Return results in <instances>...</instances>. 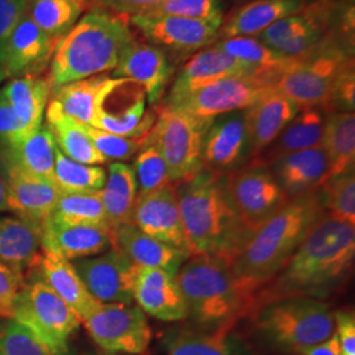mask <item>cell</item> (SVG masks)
<instances>
[{
	"label": "cell",
	"mask_w": 355,
	"mask_h": 355,
	"mask_svg": "<svg viewBox=\"0 0 355 355\" xmlns=\"http://www.w3.org/2000/svg\"><path fill=\"white\" fill-rule=\"evenodd\" d=\"M321 148L329 161V177L354 170V112H330L327 114Z\"/></svg>",
	"instance_id": "d590c367"
},
{
	"label": "cell",
	"mask_w": 355,
	"mask_h": 355,
	"mask_svg": "<svg viewBox=\"0 0 355 355\" xmlns=\"http://www.w3.org/2000/svg\"><path fill=\"white\" fill-rule=\"evenodd\" d=\"M133 300L144 313L157 320L175 322L187 318V306L179 290L177 277L166 270L139 267Z\"/></svg>",
	"instance_id": "7402d4cb"
},
{
	"label": "cell",
	"mask_w": 355,
	"mask_h": 355,
	"mask_svg": "<svg viewBox=\"0 0 355 355\" xmlns=\"http://www.w3.org/2000/svg\"><path fill=\"white\" fill-rule=\"evenodd\" d=\"M300 355H341L337 333L334 331L324 343L306 347L300 353Z\"/></svg>",
	"instance_id": "f5cc1de1"
},
{
	"label": "cell",
	"mask_w": 355,
	"mask_h": 355,
	"mask_svg": "<svg viewBox=\"0 0 355 355\" xmlns=\"http://www.w3.org/2000/svg\"><path fill=\"white\" fill-rule=\"evenodd\" d=\"M274 89L275 82L265 76H230L167 107L202 120H212L220 114L243 111Z\"/></svg>",
	"instance_id": "7c38bea8"
},
{
	"label": "cell",
	"mask_w": 355,
	"mask_h": 355,
	"mask_svg": "<svg viewBox=\"0 0 355 355\" xmlns=\"http://www.w3.org/2000/svg\"><path fill=\"white\" fill-rule=\"evenodd\" d=\"M46 127L55 146L70 159L85 165H104L108 161L89 140L82 123L66 116L53 99L46 107Z\"/></svg>",
	"instance_id": "836d02e7"
},
{
	"label": "cell",
	"mask_w": 355,
	"mask_h": 355,
	"mask_svg": "<svg viewBox=\"0 0 355 355\" xmlns=\"http://www.w3.org/2000/svg\"><path fill=\"white\" fill-rule=\"evenodd\" d=\"M304 6L305 0H254L246 3L223 23L218 37H257L268 26L299 12Z\"/></svg>",
	"instance_id": "f546056e"
},
{
	"label": "cell",
	"mask_w": 355,
	"mask_h": 355,
	"mask_svg": "<svg viewBox=\"0 0 355 355\" xmlns=\"http://www.w3.org/2000/svg\"><path fill=\"white\" fill-rule=\"evenodd\" d=\"M83 127L89 135V140L107 161H127L140 152L145 141V139L117 136L86 124H83Z\"/></svg>",
	"instance_id": "bcb514c9"
},
{
	"label": "cell",
	"mask_w": 355,
	"mask_h": 355,
	"mask_svg": "<svg viewBox=\"0 0 355 355\" xmlns=\"http://www.w3.org/2000/svg\"><path fill=\"white\" fill-rule=\"evenodd\" d=\"M136 192L137 186L132 166L121 162L111 164L101 196L108 227L112 230L132 223Z\"/></svg>",
	"instance_id": "e575fe53"
},
{
	"label": "cell",
	"mask_w": 355,
	"mask_h": 355,
	"mask_svg": "<svg viewBox=\"0 0 355 355\" xmlns=\"http://www.w3.org/2000/svg\"><path fill=\"white\" fill-rule=\"evenodd\" d=\"M127 16L92 8L58 42L48 76L51 91L114 71L120 54L135 40Z\"/></svg>",
	"instance_id": "277c9868"
},
{
	"label": "cell",
	"mask_w": 355,
	"mask_h": 355,
	"mask_svg": "<svg viewBox=\"0 0 355 355\" xmlns=\"http://www.w3.org/2000/svg\"><path fill=\"white\" fill-rule=\"evenodd\" d=\"M252 318L265 343L286 352L302 353L334 333L330 305L315 297H288L258 308Z\"/></svg>",
	"instance_id": "52a82bcc"
},
{
	"label": "cell",
	"mask_w": 355,
	"mask_h": 355,
	"mask_svg": "<svg viewBox=\"0 0 355 355\" xmlns=\"http://www.w3.org/2000/svg\"><path fill=\"white\" fill-rule=\"evenodd\" d=\"M173 73L174 67L164 49L136 38L123 49L114 69V78L139 85L152 104L162 98Z\"/></svg>",
	"instance_id": "ac0fdd59"
},
{
	"label": "cell",
	"mask_w": 355,
	"mask_h": 355,
	"mask_svg": "<svg viewBox=\"0 0 355 355\" xmlns=\"http://www.w3.org/2000/svg\"><path fill=\"white\" fill-rule=\"evenodd\" d=\"M268 167L288 199L318 190L329 177V161L321 146L292 153Z\"/></svg>",
	"instance_id": "484cf974"
},
{
	"label": "cell",
	"mask_w": 355,
	"mask_h": 355,
	"mask_svg": "<svg viewBox=\"0 0 355 355\" xmlns=\"http://www.w3.org/2000/svg\"><path fill=\"white\" fill-rule=\"evenodd\" d=\"M224 190L229 207L248 239L288 202L270 167L252 162L225 174Z\"/></svg>",
	"instance_id": "9c48e42d"
},
{
	"label": "cell",
	"mask_w": 355,
	"mask_h": 355,
	"mask_svg": "<svg viewBox=\"0 0 355 355\" xmlns=\"http://www.w3.org/2000/svg\"><path fill=\"white\" fill-rule=\"evenodd\" d=\"M55 142L48 127H41L19 146L0 154V162L11 164L31 175L54 182Z\"/></svg>",
	"instance_id": "8d00e7d4"
},
{
	"label": "cell",
	"mask_w": 355,
	"mask_h": 355,
	"mask_svg": "<svg viewBox=\"0 0 355 355\" xmlns=\"http://www.w3.org/2000/svg\"><path fill=\"white\" fill-rule=\"evenodd\" d=\"M141 13L177 16L204 21L217 28H221L224 23L221 0H165Z\"/></svg>",
	"instance_id": "ee69618b"
},
{
	"label": "cell",
	"mask_w": 355,
	"mask_h": 355,
	"mask_svg": "<svg viewBox=\"0 0 355 355\" xmlns=\"http://www.w3.org/2000/svg\"><path fill=\"white\" fill-rule=\"evenodd\" d=\"M132 224L158 241L189 252L179 215L175 183L136 199Z\"/></svg>",
	"instance_id": "ffe728a7"
},
{
	"label": "cell",
	"mask_w": 355,
	"mask_h": 355,
	"mask_svg": "<svg viewBox=\"0 0 355 355\" xmlns=\"http://www.w3.org/2000/svg\"><path fill=\"white\" fill-rule=\"evenodd\" d=\"M0 355H70L54 350L51 345L38 338L37 336L10 320L0 324Z\"/></svg>",
	"instance_id": "f6af8a7d"
},
{
	"label": "cell",
	"mask_w": 355,
	"mask_h": 355,
	"mask_svg": "<svg viewBox=\"0 0 355 355\" xmlns=\"http://www.w3.org/2000/svg\"><path fill=\"white\" fill-rule=\"evenodd\" d=\"M73 265L92 297L99 303L132 304L139 266L121 250L111 248L102 255L76 259Z\"/></svg>",
	"instance_id": "4fadbf2b"
},
{
	"label": "cell",
	"mask_w": 355,
	"mask_h": 355,
	"mask_svg": "<svg viewBox=\"0 0 355 355\" xmlns=\"http://www.w3.org/2000/svg\"><path fill=\"white\" fill-rule=\"evenodd\" d=\"M327 216L320 191L288 199L254 232L229 266L253 303V296L271 279L309 232Z\"/></svg>",
	"instance_id": "7a4b0ae2"
},
{
	"label": "cell",
	"mask_w": 355,
	"mask_h": 355,
	"mask_svg": "<svg viewBox=\"0 0 355 355\" xmlns=\"http://www.w3.org/2000/svg\"><path fill=\"white\" fill-rule=\"evenodd\" d=\"M35 268H37V279L48 284L66 304L76 311L82 321L102 304L92 297L74 265L64 257L42 250Z\"/></svg>",
	"instance_id": "d4e9b609"
},
{
	"label": "cell",
	"mask_w": 355,
	"mask_h": 355,
	"mask_svg": "<svg viewBox=\"0 0 355 355\" xmlns=\"http://www.w3.org/2000/svg\"><path fill=\"white\" fill-rule=\"evenodd\" d=\"M202 168L229 174L250 161L243 111L216 116L207 128L202 144Z\"/></svg>",
	"instance_id": "5bb4252c"
},
{
	"label": "cell",
	"mask_w": 355,
	"mask_h": 355,
	"mask_svg": "<svg viewBox=\"0 0 355 355\" xmlns=\"http://www.w3.org/2000/svg\"><path fill=\"white\" fill-rule=\"evenodd\" d=\"M116 83L117 78L98 74L53 89L51 99L66 116L78 123L92 125L104 98Z\"/></svg>",
	"instance_id": "4dcf8cb0"
},
{
	"label": "cell",
	"mask_w": 355,
	"mask_h": 355,
	"mask_svg": "<svg viewBox=\"0 0 355 355\" xmlns=\"http://www.w3.org/2000/svg\"><path fill=\"white\" fill-rule=\"evenodd\" d=\"M224 177L202 168L175 183V191L191 255H217L230 263L248 236L229 207Z\"/></svg>",
	"instance_id": "3957f363"
},
{
	"label": "cell",
	"mask_w": 355,
	"mask_h": 355,
	"mask_svg": "<svg viewBox=\"0 0 355 355\" xmlns=\"http://www.w3.org/2000/svg\"><path fill=\"white\" fill-rule=\"evenodd\" d=\"M162 1L165 0H86V8H98L129 17Z\"/></svg>",
	"instance_id": "f907efd6"
},
{
	"label": "cell",
	"mask_w": 355,
	"mask_h": 355,
	"mask_svg": "<svg viewBox=\"0 0 355 355\" xmlns=\"http://www.w3.org/2000/svg\"><path fill=\"white\" fill-rule=\"evenodd\" d=\"M41 230L23 218L0 217V262L19 275L36 266L41 254Z\"/></svg>",
	"instance_id": "d6a6232c"
},
{
	"label": "cell",
	"mask_w": 355,
	"mask_h": 355,
	"mask_svg": "<svg viewBox=\"0 0 355 355\" xmlns=\"http://www.w3.org/2000/svg\"><path fill=\"white\" fill-rule=\"evenodd\" d=\"M327 114L325 110L318 107L300 108L275 141L249 162L268 167L292 153L321 146Z\"/></svg>",
	"instance_id": "83f0119b"
},
{
	"label": "cell",
	"mask_w": 355,
	"mask_h": 355,
	"mask_svg": "<svg viewBox=\"0 0 355 355\" xmlns=\"http://www.w3.org/2000/svg\"><path fill=\"white\" fill-rule=\"evenodd\" d=\"M3 94L28 135L42 127L44 114L51 95L48 74L13 78L3 89Z\"/></svg>",
	"instance_id": "1f68e13d"
},
{
	"label": "cell",
	"mask_w": 355,
	"mask_h": 355,
	"mask_svg": "<svg viewBox=\"0 0 355 355\" xmlns=\"http://www.w3.org/2000/svg\"><path fill=\"white\" fill-rule=\"evenodd\" d=\"M28 136L31 135L26 133L3 94L0 99V154L12 150Z\"/></svg>",
	"instance_id": "7dc6e473"
},
{
	"label": "cell",
	"mask_w": 355,
	"mask_h": 355,
	"mask_svg": "<svg viewBox=\"0 0 355 355\" xmlns=\"http://www.w3.org/2000/svg\"><path fill=\"white\" fill-rule=\"evenodd\" d=\"M48 223L62 225H99L110 228L101 191L61 192Z\"/></svg>",
	"instance_id": "f35d334b"
},
{
	"label": "cell",
	"mask_w": 355,
	"mask_h": 355,
	"mask_svg": "<svg viewBox=\"0 0 355 355\" xmlns=\"http://www.w3.org/2000/svg\"><path fill=\"white\" fill-rule=\"evenodd\" d=\"M236 327L233 321L212 329L170 330L162 340V349L167 355H254Z\"/></svg>",
	"instance_id": "44dd1931"
},
{
	"label": "cell",
	"mask_w": 355,
	"mask_h": 355,
	"mask_svg": "<svg viewBox=\"0 0 355 355\" xmlns=\"http://www.w3.org/2000/svg\"><path fill=\"white\" fill-rule=\"evenodd\" d=\"M216 46L252 67L258 76L268 78L275 83L293 61V57L280 54L257 37L227 38L217 42Z\"/></svg>",
	"instance_id": "74e56055"
},
{
	"label": "cell",
	"mask_w": 355,
	"mask_h": 355,
	"mask_svg": "<svg viewBox=\"0 0 355 355\" xmlns=\"http://www.w3.org/2000/svg\"><path fill=\"white\" fill-rule=\"evenodd\" d=\"M82 322L91 338L108 354L141 355L149 349L152 329L139 306L102 303Z\"/></svg>",
	"instance_id": "8fae6325"
},
{
	"label": "cell",
	"mask_w": 355,
	"mask_h": 355,
	"mask_svg": "<svg viewBox=\"0 0 355 355\" xmlns=\"http://www.w3.org/2000/svg\"><path fill=\"white\" fill-rule=\"evenodd\" d=\"M178 286L196 328L212 329L252 315V304L228 262L217 255H191L178 270Z\"/></svg>",
	"instance_id": "5b68a950"
},
{
	"label": "cell",
	"mask_w": 355,
	"mask_h": 355,
	"mask_svg": "<svg viewBox=\"0 0 355 355\" xmlns=\"http://www.w3.org/2000/svg\"><path fill=\"white\" fill-rule=\"evenodd\" d=\"M114 246V230L99 225H62L48 223L41 232V249L76 261L105 253Z\"/></svg>",
	"instance_id": "cb8c5ba5"
},
{
	"label": "cell",
	"mask_w": 355,
	"mask_h": 355,
	"mask_svg": "<svg viewBox=\"0 0 355 355\" xmlns=\"http://www.w3.org/2000/svg\"><path fill=\"white\" fill-rule=\"evenodd\" d=\"M4 79H7V74H6L4 69H3V67H1V64H0V83H1Z\"/></svg>",
	"instance_id": "11a10c76"
},
{
	"label": "cell",
	"mask_w": 355,
	"mask_h": 355,
	"mask_svg": "<svg viewBox=\"0 0 355 355\" xmlns=\"http://www.w3.org/2000/svg\"><path fill=\"white\" fill-rule=\"evenodd\" d=\"M211 120H202L164 105L144 145H152L165 159L173 183L202 170V144Z\"/></svg>",
	"instance_id": "ba28073f"
},
{
	"label": "cell",
	"mask_w": 355,
	"mask_h": 355,
	"mask_svg": "<svg viewBox=\"0 0 355 355\" xmlns=\"http://www.w3.org/2000/svg\"><path fill=\"white\" fill-rule=\"evenodd\" d=\"M54 154V183L61 192H98L104 187L107 173L103 167L76 162L57 146Z\"/></svg>",
	"instance_id": "60d3db41"
},
{
	"label": "cell",
	"mask_w": 355,
	"mask_h": 355,
	"mask_svg": "<svg viewBox=\"0 0 355 355\" xmlns=\"http://www.w3.org/2000/svg\"><path fill=\"white\" fill-rule=\"evenodd\" d=\"M0 165L8 187L10 211L42 232L61 191L51 180L31 175L11 164Z\"/></svg>",
	"instance_id": "e0dca14e"
},
{
	"label": "cell",
	"mask_w": 355,
	"mask_h": 355,
	"mask_svg": "<svg viewBox=\"0 0 355 355\" xmlns=\"http://www.w3.org/2000/svg\"><path fill=\"white\" fill-rule=\"evenodd\" d=\"M258 76L252 67L230 57L217 46L196 53L179 71L166 105H173L221 79L230 76ZM268 79V78H267ZM271 80V79H270ZM274 82V80H272Z\"/></svg>",
	"instance_id": "d6986e66"
},
{
	"label": "cell",
	"mask_w": 355,
	"mask_h": 355,
	"mask_svg": "<svg viewBox=\"0 0 355 355\" xmlns=\"http://www.w3.org/2000/svg\"><path fill=\"white\" fill-rule=\"evenodd\" d=\"M318 191L327 215L355 225L354 170L328 178Z\"/></svg>",
	"instance_id": "b9f144b4"
},
{
	"label": "cell",
	"mask_w": 355,
	"mask_h": 355,
	"mask_svg": "<svg viewBox=\"0 0 355 355\" xmlns=\"http://www.w3.org/2000/svg\"><path fill=\"white\" fill-rule=\"evenodd\" d=\"M128 21L149 44L179 53L200 51L212 45L220 31L204 21L166 15L137 13L129 16Z\"/></svg>",
	"instance_id": "9a60e30c"
},
{
	"label": "cell",
	"mask_w": 355,
	"mask_h": 355,
	"mask_svg": "<svg viewBox=\"0 0 355 355\" xmlns=\"http://www.w3.org/2000/svg\"><path fill=\"white\" fill-rule=\"evenodd\" d=\"M1 96H3V89H0V99H1Z\"/></svg>",
	"instance_id": "6f0895ef"
},
{
	"label": "cell",
	"mask_w": 355,
	"mask_h": 355,
	"mask_svg": "<svg viewBox=\"0 0 355 355\" xmlns=\"http://www.w3.org/2000/svg\"><path fill=\"white\" fill-rule=\"evenodd\" d=\"M354 64L353 51L337 35L328 33L311 51L293 57L275 83V91L299 108L318 107L330 114L336 83Z\"/></svg>",
	"instance_id": "8992f818"
},
{
	"label": "cell",
	"mask_w": 355,
	"mask_h": 355,
	"mask_svg": "<svg viewBox=\"0 0 355 355\" xmlns=\"http://www.w3.org/2000/svg\"><path fill=\"white\" fill-rule=\"evenodd\" d=\"M12 320L60 353H69V340L82 324L76 311L37 278L17 295Z\"/></svg>",
	"instance_id": "30bf717a"
},
{
	"label": "cell",
	"mask_w": 355,
	"mask_h": 355,
	"mask_svg": "<svg viewBox=\"0 0 355 355\" xmlns=\"http://www.w3.org/2000/svg\"><path fill=\"white\" fill-rule=\"evenodd\" d=\"M7 211H10L8 187H7V182H6L3 168L0 165V212H7Z\"/></svg>",
	"instance_id": "db71d44e"
},
{
	"label": "cell",
	"mask_w": 355,
	"mask_h": 355,
	"mask_svg": "<svg viewBox=\"0 0 355 355\" xmlns=\"http://www.w3.org/2000/svg\"><path fill=\"white\" fill-rule=\"evenodd\" d=\"M26 286L24 277L0 262V318H13L17 295Z\"/></svg>",
	"instance_id": "c3c4849f"
},
{
	"label": "cell",
	"mask_w": 355,
	"mask_h": 355,
	"mask_svg": "<svg viewBox=\"0 0 355 355\" xmlns=\"http://www.w3.org/2000/svg\"><path fill=\"white\" fill-rule=\"evenodd\" d=\"M354 258L355 225L325 216L279 271L254 293L252 315L282 299L328 297L349 277Z\"/></svg>",
	"instance_id": "6da1fadb"
},
{
	"label": "cell",
	"mask_w": 355,
	"mask_h": 355,
	"mask_svg": "<svg viewBox=\"0 0 355 355\" xmlns=\"http://www.w3.org/2000/svg\"><path fill=\"white\" fill-rule=\"evenodd\" d=\"M60 41L41 31L26 12L0 54V64L7 78L44 74Z\"/></svg>",
	"instance_id": "2e32d148"
},
{
	"label": "cell",
	"mask_w": 355,
	"mask_h": 355,
	"mask_svg": "<svg viewBox=\"0 0 355 355\" xmlns=\"http://www.w3.org/2000/svg\"><path fill=\"white\" fill-rule=\"evenodd\" d=\"M73 1H76V4H79L83 10H86V0H73Z\"/></svg>",
	"instance_id": "9f6ffc18"
},
{
	"label": "cell",
	"mask_w": 355,
	"mask_h": 355,
	"mask_svg": "<svg viewBox=\"0 0 355 355\" xmlns=\"http://www.w3.org/2000/svg\"><path fill=\"white\" fill-rule=\"evenodd\" d=\"M112 248L121 250L136 266L161 268L175 275L191 257L187 250L158 241L132 223L114 229Z\"/></svg>",
	"instance_id": "4316f807"
},
{
	"label": "cell",
	"mask_w": 355,
	"mask_h": 355,
	"mask_svg": "<svg viewBox=\"0 0 355 355\" xmlns=\"http://www.w3.org/2000/svg\"><path fill=\"white\" fill-rule=\"evenodd\" d=\"M29 0H0V54L15 26L26 15Z\"/></svg>",
	"instance_id": "681fc988"
},
{
	"label": "cell",
	"mask_w": 355,
	"mask_h": 355,
	"mask_svg": "<svg viewBox=\"0 0 355 355\" xmlns=\"http://www.w3.org/2000/svg\"><path fill=\"white\" fill-rule=\"evenodd\" d=\"M83 11L73 0H29L26 13L41 31L61 40L76 26Z\"/></svg>",
	"instance_id": "ab89813d"
},
{
	"label": "cell",
	"mask_w": 355,
	"mask_h": 355,
	"mask_svg": "<svg viewBox=\"0 0 355 355\" xmlns=\"http://www.w3.org/2000/svg\"><path fill=\"white\" fill-rule=\"evenodd\" d=\"M300 108L275 89L243 110L250 161L270 146L297 114Z\"/></svg>",
	"instance_id": "603a6c76"
},
{
	"label": "cell",
	"mask_w": 355,
	"mask_h": 355,
	"mask_svg": "<svg viewBox=\"0 0 355 355\" xmlns=\"http://www.w3.org/2000/svg\"><path fill=\"white\" fill-rule=\"evenodd\" d=\"M336 11L337 6L333 1L316 0L311 4H305L299 12L268 26L257 38L272 49L296 37L324 38L329 33Z\"/></svg>",
	"instance_id": "f1b7e54d"
},
{
	"label": "cell",
	"mask_w": 355,
	"mask_h": 355,
	"mask_svg": "<svg viewBox=\"0 0 355 355\" xmlns=\"http://www.w3.org/2000/svg\"><path fill=\"white\" fill-rule=\"evenodd\" d=\"M336 328L341 355H355V318L350 312L334 313Z\"/></svg>",
	"instance_id": "816d5d0a"
},
{
	"label": "cell",
	"mask_w": 355,
	"mask_h": 355,
	"mask_svg": "<svg viewBox=\"0 0 355 355\" xmlns=\"http://www.w3.org/2000/svg\"><path fill=\"white\" fill-rule=\"evenodd\" d=\"M136 178V199L173 184L164 157L152 145H142L132 166Z\"/></svg>",
	"instance_id": "7bdbcfd3"
}]
</instances>
